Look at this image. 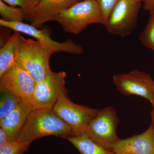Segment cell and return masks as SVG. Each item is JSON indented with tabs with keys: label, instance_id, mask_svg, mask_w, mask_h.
Here are the masks:
<instances>
[{
	"label": "cell",
	"instance_id": "5bb4252c",
	"mask_svg": "<svg viewBox=\"0 0 154 154\" xmlns=\"http://www.w3.org/2000/svg\"><path fill=\"white\" fill-rule=\"evenodd\" d=\"M63 138L74 146L80 154H114L112 151L96 143L86 134Z\"/></svg>",
	"mask_w": 154,
	"mask_h": 154
},
{
	"label": "cell",
	"instance_id": "30bf717a",
	"mask_svg": "<svg viewBox=\"0 0 154 154\" xmlns=\"http://www.w3.org/2000/svg\"><path fill=\"white\" fill-rule=\"evenodd\" d=\"M36 84L28 71L17 63L0 77V89L11 91L31 104Z\"/></svg>",
	"mask_w": 154,
	"mask_h": 154
},
{
	"label": "cell",
	"instance_id": "ffe728a7",
	"mask_svg": "<svg viewBox=\"0 0 154 154\" xmlns=\"http://www.w3.org/2000/svg\"><path fill=\"white\" fill-rule=\"evenodd\" d=\"M30 144L18 140L9 142L0 146V154H23L28 149Z\"/></svg>",
	"mask_w": 154,
	"mask_h": 154
},
{
	"label": "cell",
	"instance_id": "9c48e42d",
	"mask_svg": "<svg viewBox=\"0 0 154 154\" xmlns=\"http://www.w3.org/2000/svg\"><path fill=\"white\" fill-rule=\"evenodd\" d=\"M0 25L14 31L24 33L36 38V40L51 48L54 53L63 52L80 55L84 52L82 47L70 39L60 42L53 40L47 29H40L24 22H10L0 19Z\"/></svg>",
	"mask_w": 154,
	"mask_h": 154
},
{
	"label": "cell",
	"instance_id": "cb8c5ba5",
	"mask_svg": "<svg viewBox=\"0 0 154 154\" xmlns=\"http://www.w3.org/2000/svg\"><path fill=\"white\" fill-rule=\"evenodd\" d=\"M152 105V110L151 113V116L152 121H153L154 122V104Z\"/></svg>",
	"mask_w": 154,
	"mask_h": 154
},
{
	"label": "cell",
	"instance_id": "ac0fdd59",
	"mask_svg": "<svg viewBox=\"0 0 154 154\" xmlns=\"http://www.w3.org/2000/svg\"><path fill=\"white\" fill-rule=\"evenodd\" d=\"M139 40L145 47L154 51V12L150 13L148 22L140 35Z\"/></svg>",
	"mask_w": 154,
	"mask_h": 154
},
{
	"label": "cell",
	"instance_id": "8992f818",
	"mask_svg": "<svg viewBox=\"0 0 154 154\" xmlns=\"http://www.w3.org/2000/svg\"><path fill=\"white\" fill-rule=\"evenodd\" d=\"M142 0H120L111 12L105 26L111 34L124 37L136 27Z\"/></svg>",
	"mask_w": 154,
	"mask_h": 154
},
{
	"label": "cell",
	"instance_id": "7402d4cb",
	"mask_svg": "<svg viewBox=\"0 0 154 154\" xmlns=\"http://www.w3.org/2000/svg\"><path fill=\"white\" fill-rule=\"evenodd\" d=\"M144 9L149 13L154 12V0H143Z\"/></svg>",
	"mask_w": 154,
	"mask_h": 154
},
{
	"label": "cell",
	"instance_id": "7c38bea8",
	"mask_svg": "<svg viewBox=\"0 0 154 154\" xmlns=\"http://www.w3.org/2000/svg\"><path fill=\"white\" fill-rule=\"evenodd\" d=\"M80 0H41L33 11L30 25L41 28L46 22L55 21L63 10L69 8Z\"/></svg>",
	"mask_w": 154,
	"mask_h": 154
},
{
	"label": "cell",
	"instance_id": "d4e9b609",
	"mask_svg": "<svg viewBox=\"0 0 154 154\" xmlns=\"http://www.w3.org/2000/svg\"><path fill=\"white\" fill-rule=\"evenodd\" d=\"M80 1H83V0H80Z\"/></svg>",
	"mask_w": 154,
	"mask_h": 154
},
{
	"label": "cell",
	"instance_id": "ba28073f",
	"mask_svg": "<svg viewBox=\"0 0 154 154\" xmlns=\"http://www.w3.org/2000/svg\"><path fill=\"white\" fill-rule=\"evenodd\" d=\"M65 72L51 71L44 80L36 83L32 104L35 108H52L59 99L67 95Z\"/></svg>",
	"mask_w": 154,
	"mask_h": 154
},
{
	"label": "cell",
	"instance_id": "5b68a950",
	"mask_svg": "<svg viewBox=\"0 0 154 154\" xmlns=\"http://www.w3.org/2000/svg\"><path fill=\"white\" fill-rule=\"evenodd\" d=\"M52 109L71 128L74 136L85 134L90 122L101 110L75 104L67 95L60 98Z\"/></svg>",
	"mask_w": 154,
	"mask_h": 154
},
{
	"label": "cell",
	"instance_id": "4fadbf2b",
	"mask_svg": "<svg viewBox=\"0 0 154 154\" xmlns=\"http://www.w3.org/2000/svg\"><path fill=\"white\" fill-rule=\"evenodd\" d=\"M36 108L28 100L22 99L17 108L0 120V126L8 134L9 141L17 140L28 116Z\"/></svg>",
	"mask_w": 154,
	"mask_h": 154
},
{
	"label": "cell",
	"instance_id": "7a4b0ae2",
	"mask_svg": "<svg viewBox=\"0 0 154 154\" xmlns=\"http://www.w3.org/2000/svg\"><path fill=\"white\" fill-rule=\"evenodd\" d=\"M50 135L74 136L68 125L52 108H36L28 116L19 133L18 140L31 143L37 139Z\"/></svg>",
	"mask_w": 154,
	"mask_h": 154
},
{
	"label": "cell",
	"instance_id": "603a6c76",
	"mask_svg": "<svg viewBox=\"0 0 154 154\" xmlns=\"http://www.w3.org/2000/svg\"><path fill=\"white\" fill-rule=\"evenodd\" d=\"M8 134L2 128L0 127V146L9 142Z\"/></svg>",
	"mask_w": 154,
	"mask_h": 154
},
{
	"label": "cell",
	"instance_id": "2e32d148",
	"mask_svg": "<svg viewBox=\"0 0 154 154\" xmlns=\"http://www.w3.org/2000/svg\"><path fill=\"white\" fill-rule=\"evenodd\" d=\"M22 99L11 91L1 89L0 120L11 114L17 108Z\"/></svg>",
	"mask_w": 154,
	"mask_h": 154
},
{
	"label": "cell",
	"instance_id": "8fae6325",
	"mask_svg": "<svg viewBox=\"0 0 154 154\" xmlns=\"http://www.w3.org/2000/svg\"><path fill=\"white\" fill-rule=\"evenodd\" d=\"M114 154H154V122L140 134L119 140L112 147Z\"/></svg>",
	"mask_w": 154,
	"mask_h": 154
},
{
	"label": "cell",
	"instance_id": "484cf974",
	"mask_svg": "<svg viewBox=\"0 0 154 154\" xmlns=\"http://www.w3.org/2000/svg\"><path fill=\"white\" fill-rule=\"evenodd\" d=\"M142 1H143V0H142Z\"/></svg>",
	"mask_w": 154,
	"mask_h": 154
},
{
	"label": "cell",
	"instance_id": "6da1fadb",
	"mask_svg": "<svg viewBox=\"0 0 154 154\" xmlns=\"http://www.w3.org/2000/svg\"><path fill=\"white\" fill-rule=\"evenodd\" d=\"M16 63L20 65L33 77L36 83L45 79L51 71L50 59L54 52L37 40L24 38L14 31Z\"/></svg>",
	"mask_w": 154,
	"mask_h": 154
},
{
	"label": "cell",
	"instance_id": "52a82bcc",
	"mask_svg": "<svg viewBox=\"0 0 154 154\" xmlns=\"http://www.w3.org/2000/svg\"><path fill=\"white\" fill-rule=\"evenodd\" d=\"M113 82L118 91L125 96H140L154 104V81L151 75L138 70L114 75Z\"/></svg>",
	"mask_w": 154,
	"mask_h": 154
},
{
	"label": "cell",
	"instance_id": "277c9868",
	"mask_svg": "<svg viewBox=\"0 0 154 154\" xmlns=\"http://www.w3.org/2000/svg\"><path fill=\"white\" fill-rule=\"evenodd\" d=\"M119 122L116 110L112 106H107L101 110L91 121L85 134L98 144L111 150L119 139L116 133Z\"/></svg>",
	"mask_w": 154,
	"mask_h": 154
},
{
	"label": "cell",
	"instance_id": "44dd1931",
	"mask_svg": "<svg viewBox=\"0 0 154 154\" xmlns=\"http://www.w3.org/2000/svg\"><path fill=\"white\" fill-rule=\"evenodd\" d=\"M95 1L99 5L102 12L105 25L111 12L120 0H95Z\"/></svg>",
	"mask_w": 154,
	"mask_h": 154
},
{
	"label": "cell",
	"instance_id": "d6986e66",
	"mask_svg": "<svg viewBox=\"0 0 154 154\" xmlns=\"http://www.w3.org/2000/svg\"><path fill=\"white\" fill-rule=\"evenodd\" d=\"M13 7H20L25 12L26 21L30 22L33 11L41 0H2Z\"/></svg>",
	"mask_w": 154,
	"mask_h": 154
},
{
	"label": "cell",
	"instance_id": "9a60e30c",
	"mask_svg": "<svg viewBox=\"0 0 154 154\" xmlns=\"http://www.w3.org/2000/svg\"><path fill=\"white\" fill-rule=\"evenodd\" d=\"M16 63V46L13 34L0 49V77Z\"/></svg>",
	"mask_w": 154,
	"mask_h": 154
},
{
	"label": "cell",
	"instance_id": "e0dca14e",
	"mask_svg": "<svg viewBox=\"0 0 154 154\" xmlns=\"http://www.w3.org/2000/svg\"><path fill=\"white\" fill-rule=\"evenodd\" d=\"M0 15L1 19L10 22H23L26 16L23 9L20 7H13L0 0Z\"/></svg>",
	"mask_w": 154,
	"mask_h": 154
},
{
	"label": "cell",
	"instance_id": "3957f363",
	"mask_svg": "<svg viewBox=\"0 0 154 154\" xmlns=\"http://www.w3.org/2000/svg\"><path fill=\"white\" fill-rule=\"evenodd\" d=\"M55 21L65 32L79 34L91 24L105 25L99 5L95 0H83L60 12Z\"/></svg>",
	"mask_w": 154,
	"mask_h": 154
}]
</instances>
